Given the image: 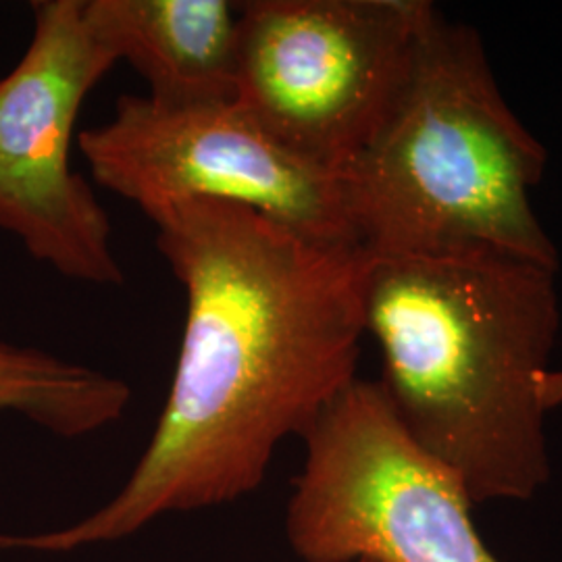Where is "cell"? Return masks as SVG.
<instances>
[{
  "instance_id": "5b68a950",
  "label": "cell",
  "mask_w": 562,
  "mask_h": 562,
  "mask_svg": "<svg viewBox=\"0 0 562 562\" xmlns=\"http://www.w3.org/2000/svg\"><path fill=\"white\" fill-rule=\"evenodd\" d=\"M425 0L240 2L236 101L308 161L344 173L408 76Z\"/></svg>"
},
{
  "instance_id": "9c48e42d",
  "label": "cell",
  "mask_w": 562,
  "mask_h": 562,
  "mask_svg": "<svg viewBox=\"0 0 562 562\" xmlns=\"http://www.w3.org/2000/svg\"><path fill=\"white\" fill-rule=\"evenodd\" d=\"M130 385L36 348L0 341V415L18 413L60 438H80L121 419Z\"/></svg>"
},
{
  "instance_id": "52a82bcc",
  "label": "cell",
  "mask_w": 562,
  "mask_h": 562,
  "mask_svg": "<svg viewBox=\"0 0 562 562\" xmlns=\"http://www.w3.org/2000/svg\"><path fill=\"white\" fill-rule=\"evenodd\" d=\"M32 13V42L0 80V229L69 280L121 285L111 222L71 169L81 102L117 59L92 32L86 0H38Z\"/></svg>"
},
{
  "instance_id": "8992f818",
  "label": "cell",
  "mask_w": 562,
  "mask_h": 562,
  "mask_svg": "<svg viewBox=\"0 0 562 562\" xmlns=\"http://www.w3.org/2000/svg\"><path fill=\"white\" fill-rule=\"evenodd\" d=\"M78 146L92 178L144 215L169 202H232L311 240L361 248L344 173L283 146L238 101L121 97L113 120L83 130Z\"/></svg>"
},
{
  "instance_id": "3957f363",
  "label": "cell",
  "mask_w": 562,
  "mask_h": 562,
  "mask_svg": "<svg viewBox=\"0 0 562 562\" xmlns=\"http://www.w3.org/2000/svg\"><path fill=\"white\" fill-rule=\"evenodd\" d=\"M546 165L480 34L434 7L380 132L344 171L359 246L367 257L483 248L559 271L531 202Z\"/></svg>"
},
{
  "instance_id": "277c9868",
  "label": "cell",
  "mask_w": 562,
  "mask_h": 562,
  "mask_svg": "<svg viewBox=\"0 0 562 562\" xmlns=\"http://www.w3.org/2000/svg\"><path fill=\"white\" fill-rule=\"evenodd\" d=\"M285 536L304 562H501L461 477L417 442L380 382L355 380L302 438Z\"/></svg>"
},
{
  "instance_id": "6da1fadb",
  "label": "cell",
  "mask_w": 562,
  "mask_h": 562,
  "mask_svg": "<svg viewBox=\"0 0 562 562\" xmlns=\"http://www.w3.org/2000/svg\"><path fill=\"white\" fill-rule=\"evenodd\" d=\"M146 217L186 294L155 434L111 503L59 531L0 538V548L71 552L167 513L234 503L261 485L278 446L304 438L357 380L361 248L311 240L232 202H169Z\"/></svg>"
},
{
  "instance_id": "8fae6325",
  "label": "cell",
  "mask_w": 562,
  "mask_h": 562,
  "mask_svg": "<svg viewBox=\"0 0 562 562\" xmlns=\"http://www.w3.org/2000/svg\"><path fill=\"white\" fill-rule=\"evenodd\" d=\"M361 562H367V561H361Z\"/></svg>"
},
{
  "instance_id": "7a4b0ae2",
  "label": "cell",
  "mask_w": 562,
  "mask_h": 562,
  "mask_svg": "<svg viewBox=\"0 0 562 562\" xmlns=\"http://www.w3.org/2000/svg\"><path fill=\"white\" fill-rule=\"evenodd\" d=\"M559 271L496 250L367 257L364 334L408 434L473 504L531 501L550 482L538 382L561 327Z\"/></svg>"
},
{
  "instance_id": "30bf717a",
  "label": "cell",
  "mask_w": 562,
  "mask_h": 562,
  "mask_svg": "<svg viewBox=\"0 0 562 562\" xmlns=\"http://www.w3.org/2000/svg\"><path fill=\"white\" fill-rule=\"evenodd\" d=\"M543 411H554L562 404V369H548L538 382Z\"/></svg>"
},
{
  "instance_id": "ba28073f",
  "label": "cell",
  "mask_w": 562,
  "mask_h": 562,
  "mask_svg": "<svg viewBox=\"0 0 562 562\" xmlns=\"http://www.w3.org/2000/svg\"><path fill=\"white\" fill-rule=\"evenodd\" d=\"M97 38L127 60L161 106L236 101L240 2L86 0Z\"/></svg>"
}]
</instances>
